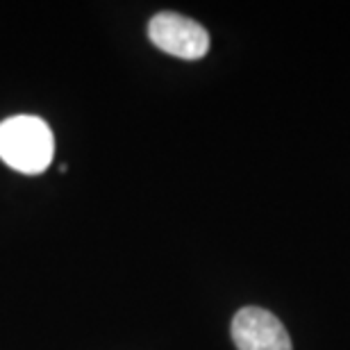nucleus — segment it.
<instances>
[{
    "mask_svg": "<svg viewBox=\"0 0 350 350\" xmlns=\"http://www.w3.org/2000/svg\"><path fill=\"white\" fill-rule=\"evenodd\" d=\"M55 155V137L39 116L21 114L0 123V159L14 171L37 175L46 171Z\"/></svg>",
    "mask_w": 350,
    "mask_h": 350,
    "instance_id": "f257e3e1",
    "label": "nucleus"
},
{
    "mask_svg": "<svg viewBox=\"0 0 350 350\" xmlns=\"http://www.w3.org/2000/svg\"><path fill=\"white\" fill-rule=\"evenodd\" d=\"M148 37L159 51L180 59H200L209 51V34L200 23L175 12H162L148 23Z\"/></svg>",
    "mask_w": 350,
    "mask_h": 350,
    "instance_id": "f03ea898",
    "label": "nucleus"
},
{
    "mask_svg": "<svg viewBox=\"0 0 350 350\" xmlns=\"http://www.w3.org/2000/svg\"><path fill=\"white\" fill-rule=\"evenodd\" d=\"M232 341L239 350H293L282 321L262 307H243L234 314Z\"/></svg>",
    "mask_w": 350,
    "mask_h": 350,
    "instance_id": "7ed1b4c3",
    "label": "nucleus"
}]
</instances>
